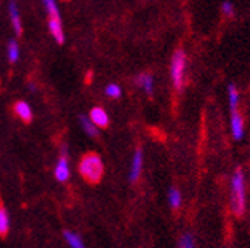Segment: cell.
I'll return each instance as SVG.
<instances>
[{"mask_svg": "<svg viewBox=\"0 0 250 248\" xmlns=\"http://www.w3.org/2000/svg\"><path fill=\"white\" fill-rule=\"evenodd\" d=\"M78 171L81 173V177L90 184H96L101 181L103 173H104V165L103 160L98 154L95 153H89L85 154L78 166Z\"/></svg>", "mask_w": 250, "mask_h": 248, "instance_id": "obj_1", "label": "cell"}, {"mask_svg": "<svg viewBox=\"0 0 250 248\" xmlns=\"http://www.w3.org/2000/svg\"><path fill=\"white\" fill-rule=\"evenodd\" d=\"M105 95H107L108 97L118 99V97H121L122 90H121V87H119L118 84H108V85L105 87Z\"/></svg>", "mask_w": 250, "mask_h": 248, "instance_id": "obj_20", "label": "cell"}, {"mask_svg": "<svg viewBox=\"0 0 250 248\" xmlns=\"http://www.w3.org/2000/svg\"><path fill=\"white\" fill-rule=\"evenodd\" d=\"M179 247H182V248H192V247H195V239H194V236L191 233H185L183 236L179 239Z\"/></svg>", "mask_w": 250, "mask_h": 248, "instance_id": "obj_19", "label": "cell"}, {"mask_svg": "<svg viewBox=\"0 0 250 248\" xmlns=\"http://www.w3.org/2000/svg\"><path fill=\"white\" fill-rule=\"evenodd\" d=\"M64 239H66V242H67L72 248H83V247H84L83 239L78 236L77 233H72V231L66 230V231H64Z\"/></svg>", "mask_w": 250, "mask_h": 248, "instance_id": "obj_16", "label": "cell"}, {"mask_svg": "<svg viewBox=\"0 0 250 248\" xmlns=\"http://www.w3.org/2000/svg\"><path fill=\"white\" fill-rule=\"evenodd\" d=\"M9 231V215L5 204L0 200V238H5Z\"/></svg>", "mask_w": 250, "mask_h": 248, "instance_id": "obj_12", "label": "cell"}, {"mask_svg": "<svg viewBox=\"0 0 250 248\" xmlns=\"http://www.w3.org/2000/svg\"><path fill=\"white\" fill-rule=\"evenodd\" d=\"M228 97H229L230 111H236L238 104H240V92L236 90V87L233 84H229V87H228Z\"/></svg>", "mask_w": 250, "mask_h": 248, "instance_id": "obj_13", "label": "cell"}, {"mask_svg": "<svg viewBox=\"0 0 250 248\" xmlns=\"http://www.w3.org/2000/svg\"><path fill=\"white\" fill-rule=\"evenodd\" d=\"M9 17H11L12 28H14L16 34L20 37L23 34V28H21V20H20L19 8H17V0H9Z\"/></svg>", "mask_w": 250, "mask_h": 248, "instance_id": "obj_8", "label": "cell"}, {"mask_svg": "<svg viewBox=\"0 0 250 248\" xmlns=\"http://www.w3.org/2000/svg\"><path fill=\"white\" fill-rule=\"evenodd\" d=\"M185 69H186V55L182 49H177L171 59V78L172 84L177 90H182L185 81Z\"/></svg>", "mask_w": 250, "mask_h": 248, "instance_id": "obj_3", "label": "cell"}, {"mask_svg": "<svg viewBox=\"0 0 250 248\" xmlns=\"http://www.w3.org/2000/svg\"><path fill=\"white\" fill-rule=\"evenodd\" d=\"M142 165H144V153L141 148H137L133 155V162H131V168H130V181L134 183L139 180L141 172H142Z\"/></svg>", "mask_w": 250, "mask_h": 248, "instance_id": "obj_5", "label": "cell"}, {"mask_svg": "<svg viewBox=\"0 0 250 248\" xmlns=\"http://www.w3.org/2000/svg\"><path fill=\"white\" fill-rule=\"evenodd\" d=\"M54 175L60 183H66L70 177V166H69V158L66 154V148L61 151V157L58 158L55 169H54Z\"/></svg>", "mask_w": 250, "mask_h": 248, "instance_id": "obj_4", "label": "cell"}, {"mask_svg": "<svg viewBox=\"0 0 250 248\" xmlns=\"http://www.w3.org/2000/svg\"><path fill=\"white\" fill-rule=\"evenodd\" d=\"M90 119H92V122L95 123V125L99 127V128H107L108 127V122H110L108 114L105 113V110L101 108V107L92 108V111H90Z\"/></svg>", "mask_w": 250, "mask_h": 248, "instance_id": "obj_9", "label": "cell"}, {"mask_svg": "<svg viewBox=\"0 0 250 248\" xmlns=\"http://www.w3.org/2000/svg\"><path fill=\"white\" fill-rule=\"evenodd\" d=\"M80 123H81L83 130H84L87 134H89L90 137H95V135L98 134V127L92 122L90 117H87V116H80Z\"/></svg>", "mask_w": 250, "mask_h": 248, "instance_id": "obj_14", "label": "cell"}, {"mask_svg": "<svg viewBox=\"0 0 250 248\" xmlns=\"http://www.w3.org/2000/svg\"><path fill=\"white\" fill-rule=\"evenodd\" d=\"M136 84L144 89V92L146 95H153V90H154V79L153 76L149 75V73H141L139 76L136 79Z\"/></svg>", "mask_w": 250, "mask_h": 248, "instance_id": "obj_11", "label": "cell"}, {"mask_svg": "<svg viewBox=\"0 0 250 248\" xmlns=\"http://www.w3.org/2000/svg\"><path fill=\"white\" fill-rule=\"evenodd\" d=\"M19 57H20V51H19V44L16 40H11L9 44H8V59L9 63H17L19 61Z\"/></svg>", "mask_w": 250, "mask_h": 248, "instance_id": "obj_17", "label": "cell"}, {"mask_svg": "<svg viewBox=\"0 0 250 248\" xmlns=\"http://www.w3.org/2000/svg\"><path fill=\"white\" fill-rule=\"evenodd\" d=\"M168 201H169V206L172 209H179L182 206V193L179 189L176 188H171L169 192H168Z\"/></svg>", "mask_w": 250, "mask_h": 248, "instance_id": "obj_15", "label": "cell"}, {"mask_svg": "<svg viewBox=\"0 0 250 248\" xmlns=\"http://www.w3.org/2000/svg\"><path fill=\"white\" fill-rule=\"evenodd\" d=\"M221 9H223V14H226V16H232L233 14V5L230 2H223L221 5Z\"/></svg>", "mask_w": 250, "mask_h": 248, "instance_id": "obj_21", "label": "cell"}, {"mask_svg": "<svg viewBox=\"0 0 250 248\" xmlns=\"http://www.w3.org/2000/svg\"><path fill=\"white\" fill-rule=\"evenodd\" d=\"M14 113L19 119H21L24 123H29L32 120V110L29 107L28 102H24V101H19L16 102L14 105Z\"/></svg>", "mask_w": 250, "mask_h": 248, "instance_id": "obj_10", "label": "cell"}, {"mask_svg": "<svg viewBox=\"0 0 250 248\" xmlns=\"http://www.w3.org/2000/svg\"><path fill=\"white\" fill-rule=\"evenodd\" d=\"M49 32L58 44L64 43V31H62L60 17H49Z\"/></svg>", "mask_w": 250, "mask_h": 248, "instance_id": "obj_6", "label": "cell"}, {"mask_svg": "<svg viewBox=\"0 0 250 248\" xmlns=\"http://www.w3.org/2000/svg\"><path fill=\"white\" fill-rule=\"evenodd\" d=\"M230 207L235 216H243L246 210V186H244V173L241 168H236L232 177V198Z\"/></svg>", "mask_w": 250, "mask_h": 248, "instance_id": "obj_2", "label": "cell"}, {"mask_svg": "<svg viewBox=\"0 0 250 248\" xmlns=\"http://www.w3.org/2000/svg\"><path fill=\"white\" fill-rule=\"evenodd\" d=\"M230 127H232V134L235 140H241L244 135V123L243 117L238 111H232V119H230Z\"/></svg>", "mask_w": 250, "mask_h": 248, "instance_id": "obj_7", "label": "cell"}, {"mask_svg": "<svg viewBox=\"0 0 250 248\" xmlns=\"http://www.w3.org/2000/svg\"><path fill=\"white\" fill-rule=\"evenodd\" d=\"M43 3L46 6V11L49 17H60V11H58V5L55 0H43Z\"/></svg>", "mask_w": 250, "mask_h": 248, "instance_id": "obj_18", "label": "cell"}]
</instances>
